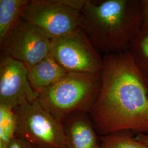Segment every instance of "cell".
<instances>
[{"label":"cell","instance_id":"obj_6","mask_svg":"<svg viewBox=\"0 0 148 148\" xmlns=\"http://www.w3.org/2000/svg\"><path fill=\"white\" fill-rule=\"evenodd\" d=\"M79 14L80 11L64 5L62 0H30L22 19L51 40L79 28Z\"/></svg>","mask_w":148,"mask_h":148},{"label":"cell","instance_id":"obj_2","mask_svg":"<svg viewBox=\"0 0 148 148\" xmlns=\"http://www.w3.org/2000/svg\"><path fill=\"white\" fill-rule=\"evenodd\" d=\"M141 0H87L79 27L104 55L129 50L142 29Z\"/></svg>","mask_w":148,"mask_h":148},{"label":"cell","instance_id":"obj_14","mask_svg":"<svg viewBox=\"0 0 148 148\" xmlns=\"http://www.w3.org/2000/svg\"><path fill=\"white\" fill-rule=\"evenodd\" d=\"M126 132L114 133L100 137V148H148Z\"/></svg>","mask_w":148,"mask_h":148},{"label":"cell","instance_id":"obj_18","mask_svg":"<svg viewBox=\"0 0 148 148\" xmlns=\"http://www.w3.org/2000/svg\"><path fill=\"white\" fill-rule=\"evenodd\" d=\"M147 78H148V76H147Z\"/></svg>","mask_w":148,"mask_h":148},{"label":"cell","instance_id":"obj_1","mask_svg":"<svg viewBox=\"0 0 148 148\" xmlns=\"http://www.w3.org/2000/svg\"><path fill=\"white\" fill-rule=\"evenodd\" d=\"M101 88L90 111L101 136L148 133V81L128 50L103 56Z\"/></svg>","mask_w":148,"mask_h":148},{"label":"cell","instance_id":"obj_15","mask_svg":"<svg viewBox=\"0 0 148 148\" xmlns=\"http://www.w3.org/2000/svg\"><path fill=\"white\" fill-rule=\"evenodd\" d=\"M7 148H39L24 138L16 135Z\"/></svg>","mask_w":148,"mask_h":148},{"label":"cell","instance_id":"obj_10","mask_svg":"<svg viewBox=\"0 0 148 148\" xmlns=\"http://www.w3.org/2000/svg\"><path fill=\"white\" fill-rule=\"evenodd\" d=\"M27 68L29 82L38 93L57 82L68 73L51 53L38 63Z\"/></svg>","mask_w":148,"mask_h":148},{"label":"cell","instance_id":"obj_9","mask_svg":"<svg viewBox=\"0 0 148 148\" xmlns=\"http://www.w3.org/2000/svg\"><path fill=\"white\" fill-rule=\"evenodd\" d=\"M65 137V148H100L101 140L89 113L80 112L62 121Z\"/></svg>","mask_w":148,"mask_h":148},{"label":"cell","instance_id":"obj_16","mask_svg":"<svg viewBox=\"0 0 148 148\" xmlns=\"http://www.w3.org/2000/svg\"><path fill=\"white\" fill-rule=\"evenodd\" d=\"M142 4V29L148 30V0H141Z\"/></svg>","mask_w":148,"mask_h":148},{"label":"cell","instance_id":"obj_13","mask_svg":"<svg viewBox=\"0 0 148 148\" xmlns=\"http://www.w3.org/2000/svg\"><path fill=\"white\" fill-rule=\"evenodd\" d=\"M16 119L14 110L0 105V148H7L16 136Z\"/></svg>","mask_w":148,"mask_h":148},{"label":"cell","instance_id":"obj_11","mask_svg":"<svg viewBox=\"0 0 148 148\" xmlns=\"http://www.w3.org/2000/svg\"><path fill=\"white\" fill-rule=\"evenodd\" d=\"M30 0H0V44L22 19Z\"/></svg>","mask_w":148,"mask_h":148},{"label":"cell","instance_id":"obj_5","mask_svg":"<svg viewBox=\"0 0 148 148\" xmlns=\"http://www.w3.org/2000/svg\"><path fill=\"white\" fill-rule=\"evenodd\" d=\"M50 53L67 73H101L103 57L79 27L51 40Z\"/></svg>","mask_w":148,"mask_h":148},{"label":"cell","instance_id":"obj_3","mask_svg":"<svg viewBox=\"0 0 148 148\" xmlns=\"http://www.w3.org/2000/svg\"><path fill=\"white\" fill-rule=\"evenodd\" d=\"M101 88V74L68 73L38 93L44 109L62 122L74 114L90 113Z\"/></svg>","mask_w":148,"mask_h":148},{"label":"cell","instance_id":"obj_4","mask_svg":"<svg viewBox=\"0 0 148 148\" xmlns=\"http://www.w3.org/2000/svg\"><path fill=\"white\" fill-rule=\"evenodd\" d=\"M16 135L39 148H65L63 122L40 104L38 99L15 108Z\"/></svg>","mask_w":148,"mask_h":148},{"label":"cell","instance_id":"obj_7","mask_svg":"<svg viewBox=\"0 0 148 148\" xmlns=\"http://www.w3.org/2000/svg\"><path fill=\"white\" fill-rule=\"evenodd\" d=\"M50 44L51 40L36 27L21 19L0 46L1 51L28 67L50 54Z\"/></svg>","mask_w":148,"mask_h":148},{"label":"cell","instance_id":"obj_8","mask_svg":"<svg viewBox=\"0 0 148 148\" xmlns=\"http://www.w3.org/2000/svg\"><path fill=\"white\" fill-rule=\"evenodd\" d=\"M38 96L29 82L25 65L1 51L0 105L14 109L37 100Z\"/></svg>","mask_w":148,"mask_h":148},{"label":"cell","instance_id":"obj_12","mask_svg":"<svg viewBox=\"0 0 148 148\" xmlns=\"http://www.w3.org/2000/svg\"><path fill=\"white\" fill-rule=\"evenodd\" d=\"M140 71L148 76V30H141L128 50Z\"/></svg>","mask_w":148,"mask_h":148},{"label":"cell","instance_id":"obj_17","mask_svg":"<svg viewBox=\"0 0 148 148\" xmlns=\"http://www.w3.org/2000/svg\"><path fill=\"white\" fill-rule=\"evenodd\" d=\"M136 139L138 141L143 143L144 144L148 146V135H145L143 134H138L136 136Z\"/></svg>","mask_w":148,"mask_h":148}]
</instances>
